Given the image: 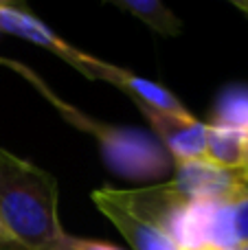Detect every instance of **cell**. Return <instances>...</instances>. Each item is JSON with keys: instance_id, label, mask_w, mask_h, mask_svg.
I'll use <instances>...</instances> for the list:
<instances>
[{"instance_id": "obj_5", "label": "cell", "mask_w": 248, "mask_h": 250, "mask_svg": "<svg viewBox=\"0 0 248 250\" xmlns=\"http://www.w3.org/2000/svg\"><path fill=\"white\" fill-rule=\"evenodd\" d=\"M152 127L165 143L178 163L185 160H207V125L193 119L189 112L174 114L154 108H141Z\"/></svg>"}, {"instance_id": "obj_4", "label": "cell", "mask_w": 248, "mask_h": 250, "mask_svg": "<svg viewBox=\"0 0 248 250\" xmlns=\"http://www.w3.org/2000/svg\"><path fill=\"white\" fill-rule=\"evenodd\" d=\"M77 70L83 73L90 79H105V82L114 83L117 88H121L125 95H130L136 101L139 108H154L161 112H174V114H183L187 110L183 108L178 99L171 92H167L163 86L154 82H147L143 77H136L130 70L117 68L112 64L99 62L95 57H88L86 53H82V60L77 64Z\"/></svg>"}, {"instance_id": "obj_12", "label": "cell", "mask_w": 248, "mask_h": 250, "mask_svg": "<svg viewBox=\"0 0 248 250\" xmlns=\"http://www.w3.org/2000/svg\"><path fill=\"white\" fill-rule=\"evenodd\" d=\"M53 250H119L110 244H103V242H92V239H79V237H70V235L64 233V237L60 239Z\"/></svg>"}, {"instance_id": "obj_6", "label": "cell", "mask_w": 248, "mask_h": 250, "mask_svg": "<svg viewBox=\"0 0 248 250\" xmlns=\"http://www.w3.org/2000/svg\"><path fill=\"white\" fill-rule=\"evenodd\" d=\"M92 202L101 213L125 235L134 250H183L169 235L161 229L145 222L136 213H132L125 204L119 200L114 189H99L92 193Z\"/></svg>"}, {"instance_id": "obj_15", "label": "cell", "mask_w": 248, "mask_h": 250, "mask_svg": "<svg viewBox=\"0 0 248 250\" xmlns=\"http://www.w3.org/2000/svg\"><path fill=\"white\" fill-rule=\"evenodd\" d=\"M242 171H244L246 180H248V154H246V160H244V167H242Z\"/></svg>"}, {"instance_id": "obj_3", "label": "cell", "mask_w": 248, "mask_h": 250, "mask_svg": "<svg viewBox=\"0 0 248 250\" xmlns=\"http://www.w3.org/2000/svg\"><path fill=\"white\" fill-rule=\"evenodd\" d=\"M176 187L189 202H215L231 204L248 191L244 171L222 169L207 160H185L178 163Z\"/></svg>"}, {"instance_id": "obj_2", "label": "cell", "mask_w": 248, "mask_h": 250, "mask_svg": "<svg viewBox=\"0 0 248 250\" xmlns=\"http://www.w3.org/2000/svg\"><path fill=\"white\" fill-rule=\"evenodd\" d=\"M48 99L53 104H57V108L77 127L92 132L99 138L105 160L110 163V167L114 171L123 173L125 178H154L167 169L165 149L158 143H154L152 138H147L145 134L134 132V129H117V127H108V125H99L97 121L82 117L77 110H70L68 105L62 104L55 97L48 95Z\"/></svg>"}, {"instance_id": "obj_8", "label": "cell", "mask_w": 248, "mask_h": 250, "mask_svg": "<svg viewBox=\"0 0 248 250\" xmlns=\"http://www.w3.org/2000/svg\"><path fill=\"white\" fill-rule=\"evenodd\" d=\"M248 154V129L207 125V163L242 171Z\"/></svg>"}, {"instance_id": "obj_14", "label": "cell", "mask_w": 248, "mask_h": 250, "mask_svg": "<svg viewBox=\"0 0 248 250\" xmlns=\"http://www.w3.org/2000/svg\"><path fill=\"white\" fill-rule=\"evenodd\" d=\"M235 7L242 9V11H244L246 16H248V0H235Z\"/></svg>"}, {"instance_id": "obj_7", "label": "cell", "mask_w": 248, "mask_h": 250, "mask_svg": "<svg viewBox=\"0 0 248 250\" xmlns=\"http://www.w3.org/2000/svg\"><path fill=\"white\" fill-rule=\"evenodd\" d=\"M0 31H7L11 35H18V38H24L29 42H35L40 46L48 48L55 55H60L62 60H66L68 64H73L75 68H77L79 60H82V53L70 48L64 40H60L53 31H48L38 18L29 16L26 11L11 7V4L0 2Z\"/></svg>"}, {"instance_id": "obj_13", "label": "cell", "mask_w": 248, "mask_h": 250, "mask_svg": "<svg viewBox=\"0 0 248 250\" xmlns=\"http://www.w3.org/2000/svg\"><path fill=\"white\" fill-rule=\"evenodd\" d=\"M0 244H13L11 237H9V233L2 229V224H0Z\"/></svg>"}, {"instance_id": "obj_10", "label": "cell", "mask_w": 248, "mask_h": 250, "mask_svg": "<svg viewBox=\"0 0 248 250\" xmlns=\"http://www.w3.org/2000/svg\"><path fill=\"white\" fill-rule=\"evenodd\" d=\"M213 125L248 129V92H244V90L227 92L218 105Z\"/></svg>"}, {"instance_id": "obj_9", "label": "cell", "mask_w": 248, "mask_h": 250, "mask_svg": "<svg viewBox=\"0 0 248 250\" xmlns=\"http://www.w3.org/2000/svg\"><path fill=\"white\" fill-rule=\"evenodd\" d=\"M114 4L123 11H130L132 16H136L163 35H176L180 31L178 18L158 0H114Z\"/></svg>"}, {"instance_id": "obj_16", "label": "cell", "mask_w": 248, "mask_h": 250, "mask_svg": "<svg viewBox=\"0 0 248 250\" xmlns=\"http://www.w3.org/2000/svg\"><path fill=\"white\" fill-rule=\"evenodd\" d=\"M240 250H248V244H246V246H242V248H240Z\"/></svg>"}, {"instance_id": "obj_1", "label": "cell", "mask_w": 248, "mask_h": 250, "mask_svg": "<svg viewBox=\"0 0 248 250\" xmlns=\"http://www.w3.org/2000/svg\"><path fill=\"white\" fill-rule=\"evenodd\" d=\"M0 224L26 250H53L64 237L55 178L7 149H0Z\"/></svg>"}, {"instance_id": "obj_11", "label": "cell", "mask_w": 248, "mask_h": 250, "mask_svg": "<svg viewBox=\"0 0 248 250\" xmlns=\"http://www.w3.org/2000/svg\"><path fill=\"white\" fill-rule=\"evenodd\" d=\"M231 222L237 248L248 244V191L231 202Z\"/></svg>"}]
</instances>
